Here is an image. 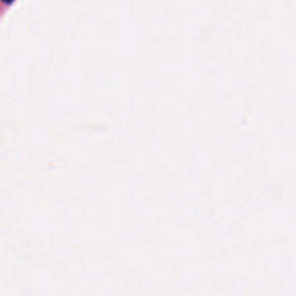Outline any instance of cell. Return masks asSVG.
<instances>
[{
    "mask_svg": "<svg viewBox=\"0 0 296 296\" xmlns=\"http://www.w3.org/2000/svg\"><path fill=\"white\" fill-rule=\"evenodd\" d=\"M13 2H14V0H3V3L7 4V5H10V4H12Z\"/></svg>",
    "mask_w": 296,
    "mask_h": 296,
    "instance_id": "6da1fadb",
    "label": "cell"
}]
</instances>
